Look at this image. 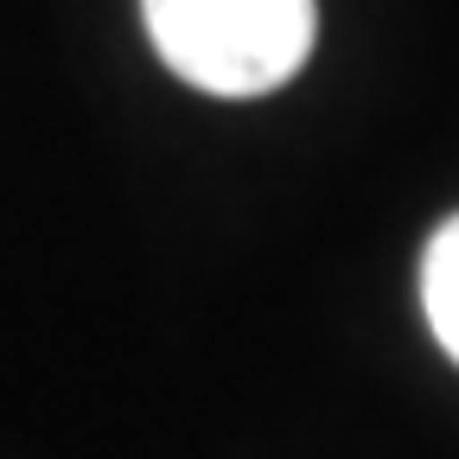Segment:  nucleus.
Segmentation results:
<instances>
[{"mask_svg": "<svg viewBox=\"0 0 459 459\" xmlns=\"http://www.w3.org/2000/svg\"><path fill=\"white\" fill-rule=\"evenodd\" d=\"M141 13L172 77L211 96L281 90L319 39L313 0H141Z\"/></svg>", "mask_w": 459, "mask_h": 459, "instance_id": "f257e3e1", "label": "nucleus"}, {"mask_svg": "<svg viewBox=\"0 0 459 459\" xmlns=\"http://www.w3.org/2000/svg\"><path fill=\"white\" fill-rule=\"evenodd\" d=\"M421 313L440 338V351L459 364V217H446L421 249Z\"/></svg>", "mask_w": 459, "mask_h": 459, "instance_id": "f03ea898", "label": "nucleus"}]
</instances>
